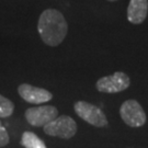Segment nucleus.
I'll use <instances>...</instances> for the list:
<instances>
[{"label":"nucleus","instance_id":"nucleus-1","mask_svg":"<svg viewBox=\"0 0 148 148\" xmlns=\"http://www.w3.org/2000/svg\"><path fill=\"white\" fill-rule=\"evenodd\" d=\"M37 32L46 45L55 47L65 40L68 32V24L60 11L46 9L38 18Z\"/></svg>","mask_w":148,"mask_h":148},{"label":"nucleus","instance_id":"nucleus-2","mask_svg":"<svg viewBox=\"0 0 148 148\" xmlns=\"http://www.w3.org/2000/svg\"><path fill=\"white\" fill-rule=\"evenodd\" d=\"M44 133L48 136L69 139L77 133V124L73 117L68 115H60L43 126Z\"/></svg>","mask_w":148,"mask_h":148},{"label":"nucleus","instance_id":"nucleus-3","mask_svg":"<svg viewBox=\"0 0 148 148\" xmlns=\"http://www.w3.org/2000/svg\"><path fill=\"white\" fill-rule=\"evenodd\" d=\"M74 109L76 114L84 121L89 123L90 125H93L95 127H106L109 124L106 114L100 108L93 106L87 101L76 102Z\"/></svg>","mask_w":148,"mask_h":148},{"label":"nucleus","instance_id":"nucleus-4","mask_svg":"<svg viewBox=\"0 0 148 148\" xmlns=\"http://www.w3.org/2000/svg\"><path fill=\"white\" fill-rule=\"evenodd\" d=\"M120 115L123 122L131 127H142L147 121L143 106L136 100H126L120 108Z\"/></svg>","mask_w":148,"mask_h":148},{"label":"nucleus","instance_id":"nucleus-5","mask_svg":"<svg viewBox=\"0 0 148 148\" xmlns=\"http://www.w3.org/2000/svg\"><path fill=\"white\" fill-rule=\"evenodd\" d=\"M131 85V80L125 73L116 71L110 76L101 77L97 81L95 88L103 93H117L126 90Z\"/></svg>","mask_w":148,"mask_h":148},{"label":"nucleus","instance_id":"nucleus-6","mask_svg":"<svg viewBox=\"0 0 148 148\" xmlns=\"http://www.w3.org/2000/svg\"><path fill=\"white\" fill-rule=\"evenodd\" d=\"M27 122L35 127H43L58 116V110L53 106H41L29 108L24 112Z\"/></svg>","mask_w":148,"mask_h":148},{"label":"nucleus","instance_id":"nucleus-7","mask_svg":"<svg viewBox=\"0 0 148 148\" xmlns=\"http://www.w3.org/2000/svg\"><path fill=\"white\" fill-rule=\"evenodd\" d=\"M18 92L25 102L32 104H41L53 99V95L48 90L34 87L30 84H21L18 87Z\"/></svg>","mask_w":148,"mask_h":148},{"label":"nucleus","instance_id":"nucleus-8","mask_svg":"<svg viewBox=\"0 0 148 148\" xmlns=\"http://www.w3.org/2000/svg\"><path fill=\"white\" fill-rule=\"evenodd\" d=\"M148 13V0H130L127 7V20L132 24L143 23Z\"/></svg>","mask_w":148,"mask_h":148},{"label":"nucleus","instance_id":"nucleus-9","mask_svg":"<svg viewBox=\"0 0 148 148\" xmlns=\"http://www.w3.org/2000/svg\"><path fill=\"white\" fill-rule=\"evenodd\" d=\"M21 145L24 148H46V145L33 132H24L21 136Z\"/></svg>","mask_w":148,"mask_h":148},{"label":"nucleus","instance_id":"nucleus-10","mask_svg":"<svg viewBox=\"0 0 148 148\" xmlns=\"http://www.w3.org/2000/svg\"><path fill=\"white\" fill-rule=\"evenodd\" d=\"M13 111H14L13 102L2 95H0V117L5 119L11 116Z\"/></svg>","mask_w":148,"mask_h":148},{"label":"nucleus","instance_id":"nucleus-11","mask_svg":"<svg viewBox=\"0 0 148 148\" xmlns=\"http://www.w3.org/2000/svg\"><path fill=\"white\" fill-rule=\"evenodd\" d=\"M10 142V137H9V134L7 132L5 127L2 125V123L0 121V148L7 146Z\"/></svg>","mask_w":148,"mask_h":148},{"label":"nucleus","instance_id":"nucleus-12","mask_svg":"<svg viewBox=\"0 0 148 148\" xmlns=\"http://www.w3.org/2000/svg\"><path fill=\"white\" fill-rule=\"evenodd\" d=\"M108 1H116V0H108Z\"/></svg>","mask_w":148,"mask_h":148}]
</instances>
